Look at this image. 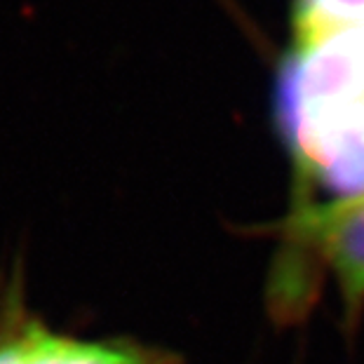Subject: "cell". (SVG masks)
I'll return each mask as SVG.
<instances>
[{
	"label": "cell",
	"instance_id": "cell-1",
	"mask_svg": "<svg viewBox=\"0 0 364 364\" xmlns=\"http://www.w3.org/2000/svg\"><path fill=\"white\" fill-rule=\"evenodd\" d=\"M277 90L296 174L291 207L364 196V24L291 52Z\"/></svg>",
	"mask_w": 364,
	"mask_h": 364
},
{
	"label": "cell",
	"instance_id": "cell-2",
	"mask_svg": "<svg viewBox=\"0 0 364 364\" xmlns=\"http://www.w3.org/2000/svg\"><path fill=\"white\" fill-rule=\"evenodd\" d=\"M280 252L270 275V304L280 320L308 313L320 268L336 282L346 324L364 313V196L291 207L280 226Z\"/></svg>",
	"mask_w": 364,
	"mask_h": 364
},
{
	"label": "cell",
	"instance_id": "cell-3",
	"mask_svg": "<svg viewBox=\"0 0 364 364\" xmlns=\"http://www.w3.org/2000/svg\"><path fill=\"white\" fill-rule=\"evenodd\" d=\"M0 364H181V358L129 338L90 341L61 334L12 308L0 322Z\"/></svg>",
	"mask_w": 364,
	"mask_h": 364
},
{
	"label": "cell",
	"instance_id": "cell-4",
	"mask_svg": "<svg viewBox=\"0 0 364 364\" xmlns=\"http://www.w3.org/2000/svg\"><path fill=\"white\" fill-rule=\"evenodd\" d=\"M364 24V0H296L294 52H308Z\"/></svg>",
	"mask_w": 364,
	"mask_h": 364
}]
</instances>
